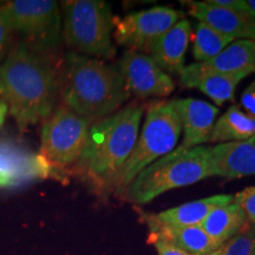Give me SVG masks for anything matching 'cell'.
Instances as JSON below:
<instances>
[{
  "mask_svg": "<svg viewBox=\"0 0 255 255\" xmlns=\"http://www.w3.org/2000/svg\"><path fill=\"white\" fill-rule=\"evenodd\" d=\"M59 88L50 60L24 43L9 51L0 66V98L21 129L52 114Z\"/></svg>",
  "mask_w": 255,
  "mask_h": 255,
  "instance_id": "cell-1",
  "label": "cell"
},
{
  "mask_svg": "<svg viewBox=\"0 0 255 255\" xmlns=\"http://www.w3.org/2000/svg\"><path fill=\"white\" fill-rule=\"evenodd\" d=\"M60 90L64 105L89 122L119 111L130 97L119 68L75 52L64 59Z\"/></svg>",
  "mask_w": 255,
  "mask_h": 255,
  "instance_id": "cell-2",
  "label": "cell"
},
{
  "mask_svg": "<svg viewBox=\"0 0 255 255\" xmlns=\"http://www.w3.org/2000/svg\"><path fill=\"white\" fill-rule=\"evenodd\" d=\"M143 111L142 104L132 102L90 127L77 164L98 187H114L135 148Z\"/></svg>",
  "mask_w": 255,
  "mask_h": 255,
  "instance_id": "cell-3",
  "label": "cell"
},
{
  "mask_svg": "<svg viewBox=\"0 0 255 255\" xmlns=\"http://www.w3.org/2000/svg\"><path fill=\"white\" fill-rule=\"evenodd\" d=\"M213 177L209 146L171 151L148 165L129 184L123 195L135 205H146L169 190Z\"/></svg>",
  "mask_w": 255,
  "mask_h": 255,
  "instance_id": "cell-4",
  "label": "cell"
},
{
  "mask_svg": "<svg viewBox=\"0 0 255 255\" xmlns=\"http://www.w3.org/2000/svg\"><path fill=\"white\" fill-rule=\"evenodd\" d=\"M182 126L174 101L152 102L146 108L144 123L135 148L114 184L116 194L123 195L142 170L176 148Z\"/></svg>",
  "mask_w": 255,
  "mask_h": 255,
  "instance_id": "cell-5",
  "label": "cell"
},
{
  "mask_svg": "<svg viewBox=\"0 0 255 255\" xmlns=\"http://www.w3.org/2000/svg\"><path fill=\"white\" fill-rule=\"evenodd\" d=\"M60 7L62 37L70 49L90 58H113L114 15L107 1L64 0Z\"/></svg>",
  "mask_w": 255,
  "mask_h": 255,
  "instance_id": "cell-6",
  "label": "cell"
},
{
  "mask_svg": "<svg viewBox=\"0 0 255 255\" xmlns=\"http://www.w3.org/2000/svg\"><path fill=\"white\" fill-rule=\"evenodd\" d=\"M12 33L43 53L58 47L62 40V13L55 0H12L0 6Z\"/></svg>",
  "mask_w": 255,
  "mask_h": 255,
  "instance_id": "cell-7",
  "label": "cell"
},
{
  "mask_svg": "<svg viewBox=\"0 0 255 255\" xmlns=\"http://www.w3.org/2000/svg\"><path fill=\"white\" fill-rule=\"evenodd\" d=\"M90 122L62 105L47 117L40 133V155L55 167L77 164L88 142Z\"/></svg>",
  "mask_w": 255,
  "mask_h": 255,
  "instance_id": "cell-8",
  "label": "cell"
},
{
  "mask_svg": "<svg viewBox=\"0 0 255 255\" xmlns=\"http://www.w3.org/2000/svg\"><path fill=\"white\" fill-rule=\"evenodd\" d=\"M182 18V12L169 6H155L123 17L114 15L113 37L129 51L149 55L158 38Z\"/></svg>",
  "mask_w": 255,
  "mask_h": 255,
  "instance_id": "cell-9",
  "label": "cell"
},
{
  "mask_svg": "<svg viewBox=\"0 0 255 255\" xmlns=\"http://www.w3.org/2000/svg\"><path fill=\"white\" fill-rule=\"evenodd\" d=\"M53 174L55 168L40 152L11 138H0V189H18Z\"/></svg>",
  "mask_w": 255,
  "mask_h": 255,
  "instance_id": "cell-10",
  "label": "cell"
},
{
  "mask_svg": "<svg viewBox=\"0 0 255 255\" xmlns=\"http://www.w3.org/2000/svg\"><path fill=\"white\" fill-rule=\"evenodd\" d=\"M119 70L130 94L138 98H164L175 89V82L146 53L127 50Z\"/></svg>",
  "mask_w": 255,
  "mask_h": 255,
  "instance_id": "cell-11",
  "label": "cell"
},
{
  "mask_svg": "<svg viewBox=\"0 0 255 255\" xmlns=\"http://www.w3.org/2000/svg\"><path fill=\"white\" fill-rule=\"evenodd\" d=\"M174 104L181 120L183 141L173 151L181 152L209 143L219 108L206 101L190 97L175 100Z\"/></svg>",
  "mask_w": 255,
  "mask_h": 255,
  "instance_id": "cell-12",
  "label": "cell"
},
{
  "mask_svg": "<svg viewBox=\"0 0 255 255\" xmlns=\"http://www.w3.org/2000/svg\"><path fill=\"white\" fill-rule=\"evenodd\" d=\"M246 77L241 73L227 75L214 71L203 63H193L184 66L180 75V84L186 89H197L221 107L226 102L234 100L239 83Z\"/></svg>",
  "mask_w": 255,
  "mask_h": 255,
  "instance_id": "cell-13",
  "label": "cell"
},
{
  "mask_svg": "<svg viewBox=\"0 0 255 255\" xmlns=\"http://www.w3.org/2000/svg\"><path fill=\"white\" fill-rule=\"evenodd\" d=\"M188 13L234 40L255 39V21L246 14L205 1H183Z\"/></svg>",
  "mask_w": 255,
  "mask_h": 255,
  "instance_id": "cell-14",
  "label": "cell"
},
{
  "mask_svg": "<svg viewBox=\"0 0 255 255\" xmlns=\"http://www.w3.org/2000/svg\"><path fill=\"white\" fill-rule=\"evenodd\" d=\"M213 176L235 180L255 175V138L209 146Z\"/></svg>",
  "mask_w": 255,
  "mask_h": 255,
  "instance_id": "cell-15",
  "label": "cell"
},
{
  "mask_svg": "<svg viewBox=\"0 0 255 255\" xmlns=\"http://www.w3.org/2000/svg\"><path fill=\"white\" fill-rule=\"evenodd\" d=\"M190 38V21L182 18L158 38L149 56L168 75H181L184 69V58Z\"/></svg>",
  "mask_w": 255,
  "mask_h": 255,
  "instance_id": "cell-16",
  "label": "cell"
},
{
  "mask_svg": "<svg viewBox=\"0 0 255 255\" xmlns=\"http://www.w3.org/2000/svg\"><path fill=\"white\" fill-rule=\"evenodd\" d=\"M234 200L233 195H214L200 199L183 205L174 207V208L163 210L156 215L148 218L157 225L177 226V227H189V226H201L207 216L216 207L232 202Z\"/></svg>",
  "mask_w": 255,
  "mask_h": 255,
  "instance_id": "cell-17",
  "label": "cell"
},
{
  "mask_svg": "<svg viewBox=\"0 0 255 255\" xmlns=\"http://www.w3.org/2000/svg\"><path fill=\"white\" fill-rule=\"evenodd\" d=\"M150 235L165 240L175 247L180 248L193 255H209L220 247L207 234L201 226L177 227V226H163L148 221Z\"/></svg>",
  "mask_w": 255,
  "mask_h": 255,
  "instance_id": "cell-18",
  "label": "cell"
},
{
  "mask_svg": "<svg viewBox=\"0 0 255 255\" xmlns=\"http://www.w3.org/2000/svg\"><path fill=\"white\" fill-rule=\"evenodd\" d=\"M203 64L221 73L250 76L255 72V39L234 40L218 56Z\"/></svg>",
  "mask_w": 255,
  "mask_h": 255,
  "instance_id": "cell-19",
  "label": "cell"
},
{
  "mask_svg": "<svg viewBox=\"0 0 255 255\" xmlns=\"http://www.w3.org/2000/svg\"><path fill=\"white\" fill-rule=\"evenodd\" d=\"M251 138H255V119L234 104L215 121L209 143L242 142Z\"/></svg>",
  "mask_w": 255,
  "mask_h": 255,
  "instance_id": "cell-20",
  "label": "cell"
},
{
  "mask_svg": "<svg viewBox=\"0 0 255 255\" xmlns=\"http://www.w3.org/2000/svg\"><path fill=\"white\" fill-rule=\"evenodd\" d=\"M247 222L248 220L245 212L233 200L232 202L216 207L214 210H212L201 227L205 229L215 244L221 246L238 232H240Z\"/></svg>",
  "mask_w": 255,
  "mask_h": 255,
  "instance_id": "cell-21",
  "label": "cell"
},
{
  "mask_svg": "<svg viewBox=\"0 0 255 255\" xmlns=\"http://www.w3.org/2000/svg\"><path fill=\"white\" fill-rule=\"evenodd\" d=\"M193 39V56L196 63H203L213 59L226 49L234 39L219 31L210 27L209 25L199 21L195 31L191 34Z\"/></svg>",
  "mask_w": 255,
  "mask_h": 255,
  "instance_id": "cell-22",
  "label": "cell"
},
{
  "mask_svg": "<svg viewBox=\"0 0 255 255\" xmlns=\"http://www.w3.org/2000/svg\"><path fill=\"white\" fill-rule=\"evenodd\" d=\"M255 225L247 222L234 237L222 244L214 253L209 255H254Z\"/></svg>",
  "mask_w": 255,
  "mask_h": 255,
  "instance_id": "cell-23",
  "label": "cell"
},
{
  "mask_svg": "<svg viewBox=\"0 0 255 255\" xmlns=\"http://www.w3.org/2000/svg\"><path fill=\"white\" fill-rule=\"evenodd\" d=\"M234 201L245 212L248 222L255 225V186L239 191L234 195Z\"/></svg>",
  "mask_w": 255,
  "mask_h": 255,
  "instance_id": "cell-24",
  "label": "cell"
},
{
  "mask_svg": "<svg viewBox=\"0 0 255 255\" xmlns=\"http://www.w3.org/2000/svg\"><path fill=\"white\" fill-rule=\"evenodd\" d=\"M12 36H13V33H12L5 17L2 15L1 9H0V60L6 58V56L11 51L9 45H11Z\"/></svg>",
  "mask_w": 255,
  "mask_h": 255,
  "instance_id": "cell-25",
  "label": "cell"
},
{
  "mask_svg": "<svg viewBox=\"0 0 255 255\" xmlns=\"http://www.w3.org/2000/svg\"><path fill=\"white\" fill-rule=\"evenodd\" d=\"M149 241L154 245L158 255H193L180 250V248L175 247L174 245L169 244V242L165 240H162V239H159L157 237H154V235H150Z\"/></svg>",
  "mask_w": 255,
  "mask_h": 255,
  "instance_id": "cell-26",
  "label": "cell"
},
{
  "mask_svg": "<svg viewBox=\"0 0 255 255\" xmlns=\"http://www.w3.org/2000/svg\"><path fill=\"white\" fill-rule=\"evenodd\" d=\"M241 105L246 114L255 119V81L251 83L241 95Z\"/></svg>",
  "mask_w": 255,
  "mask_h": 255,
  "instance_id": "cell-27",
  "label": "cell"
},
{
  "mask_svg": "<svg viewBox=\"0 0 255 255\" xmlns=\"http://www.w3.org/2000/svg\"><path fill=\"white\" fill-rule=\"evenodd\" d=\"M207 1L212 5L232 9V11L239 12V13H244L242 0H207Z\"/></svg>",
  "mask_w": 255,
  "mask_h": 255,
  "instance_id": "cell-28",
  "label": "cell"
},
{
  "mask_svg": "<svg viewBox=\"0 0 255 255\" xmlns=\"http://www.w3.org/2000/svg\"><path fill=\"white\" fill-rule=\"evenodd\" d=\"M244 5V14L255 21V0H242Z\"/></svg>",
  "mask_w": 255,
  "mask_h": 255,
  "instance_id": "cell-29",
  "label": "cell"
},
{
  "mask_svg": "<svg viewBox=\"0 0 255 255\" xmlns=\"http://www.w3.org/2000/svg\"><path fill=\"white\" fill-rule=\"evenodd\" d=\"M8 110H7V107H6V104L4 103V101L0 98V129H1L2 124L5 122V119H6V115H7Z\"/></svg>",
  "mask_w": 255,
  "mask_h": 255,
  "instance_id": "cell-30",
  "label": "cell"
},
{
  "mask_svg": "<svg viewBox=\"0 0 255 255\" xmlns=\"http://www.w3.org/2000/svg\"><path fill=\"white\" fill-rule=\"evenodd\" d=\"M2 4H4V1H0V5H2Z\"/></svg>",
  "mask_w": 255,
  "mask_h": 255,
  "instance_id": "cell-31",
  "label": "cell"
},
{
  "mask_svg": "<svg viewBox=\"0 0 255 255\" xmlns=\"http://www.w3.org/2000/svg\"><path fill=\"white\" fill-rule=\"evenodd\" d=\"M254 255H255V254H254Z\"/></svg>",
  "mask_w": 255,
  "mask_h": 255,
  "instance_id": "cell-32",
  "label": "cell"
}]
</instances>
